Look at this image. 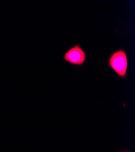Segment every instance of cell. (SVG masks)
I'll return each mask as SVG.
<instances>
[{"mask_svg": "<svg viewBox=\"0 0 135 152\" xmlns=\"http://www.w3.org/2000/svg\"><path fill=\"white\" fill-rule=\"evenodd\" d=\"M108 65L115 71L119 77H126L128 69V58L127 53L123 49H119L113 52L107 59Z\"/></svg>", "mask_w": 135, "mask_h": 152, "instance_id": "obj_1", "label": "cell"}, {"mask_svg": "<svg viewBox=\"0 0 135 152\" xmlns=\"http://www.w3.org/2000/svg\"><path fill=\"white\" fill-rule=\"evenodd\" d=\"M87 55L81 46L77 44L72 46L64 53L63 59L71 65L82 66L86 61Z\"/></svg>", "mask_w": 135, "mask_h": 152, "instance_id": "obj_2", "label": "cell"}]
</instances>
